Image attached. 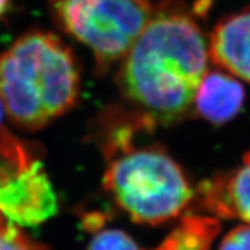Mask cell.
<instances>
[{"instance_id":"1","label":"cell","mask_w":250,"mask_h":250,"mask_svg":"<svg viewBox=\"0 0 250 250\" xmlns=\"http://www.w3.org/2000/svg\"><path fill=\"white\" fill-rule=\"evenodd\" d=\"M208 41L186 2L161 0L121 61L117 86L156 125L174 124L191 109L208 73Z\"/></svg>"},{"instance_id":"2","label":"cell","mask_w":250,"mask_h":250,"mask_svg":"<svg viewBox=\"0 0 250 250\" xmlns=\"http://www.w3.org/2000/svg\"><path fill=\"white\" fill-rule=\"evenodd\" d=\"M80 94V70L58 36L33 30L0 55V100L14 124L36 131L71 110Z\"/></svg>"},{"instance_id":"3","label":"cell","mask_w":250,"mask_h":250,"mask_svg":"<svg viewBox=\"0 0 250 250\" xmlns=\"http://www.w3.org/2000/svg\"><path fill=\"white\" fill-rule=\"evenodd\" d=\"M103 187L136 224L177 218L195 197L181 166L159 144H137L105 156Z\"/></svg>"},{"instance_id":"4","label":"cell","mask_w":250,"mask_h":250,"mask_svg":"<svg viewBox=\"0 0 250 250\" xmlns=\"http://www.w3.org/2000/svg\"><path fill=\"white\" fill-rule=\"evenodd\" d=\"M55 23L92 50L98 74L129 52L151 20L149 0H49Z\"/></svg>"},{"instance_id":"5","label":"cell","mask_w":250,"mask_h":250,"mask_svg":"<svg viewBox=\"0 0 250 250\" xmlns=\"http://www.w3.org/2000/svg\"><path fill=\"white\" fill-rule=\"evenodd\" d=\"M57 196L41 159L0 184V213L19 226H36L57 212Z\"/></svg>"},{"instance_id":"6","label":"cell","mask_w":250,"mask_h":250,"mask_svg":"<svg viewBox=\"0 0 250 250\" xmlns=\"http://www.w3.org/2000/svg\"><path fill=\"white\" fill-rule=\"evenodd\" d=\"M199 204L215 218L250 224V151L236 169L215 175L197 187Z\"/></svg>"},{"instance_id":"7","label":"cell","mask_w":250,"mask_h":250,"mask_svg":"<svg viewBox=\"0 0 250 250\" xmlns=\"http://www.w3.org/2000/svg\"><path fill=\"white\" fill-rule=\"evenodd\" d=\"M212 62L250 83V7L221 19L208 39Z\"/></svg>"},{"instance_id":"8","label":"cell","mask_w":250,"mask_h":250,"mask_svg":"<svg viewBox=\"0 0 250 250\" xmlns=\"http://www.w3.org/2000/svg\"><path fill=\"white\" fill-rule=\"evenodd\" d=\"M245 99V88L235 78L225 72L212 71L203 78L193 107L203 120L213 125H223L236 117Z\"/></svg>"},{"instance_id":"9","label":"cell","mask_w":250,"mask_h":250,"mask_svg":"<svg viewBox=\"0 0 250 250\" xmlns=\"http://www.w3.org/2000/svg\"><path fill=\"white\" fill-rule=\"evenodd\" d=\"M220 230L218 218L188 214L155 248L144 250H211Z\"/></svg>"},{"instance_id":"10","label":"cell","mask_w":250,"mask_h":250,"mask_svg":"<svg viewBox=\"0 0 250 250\" xmlns=\"http://www.w3.org/2000/svg\"><path fill=\"white\" fill-rule=\"evenodd\" d=\"M87 250H142L129 234L122 229H103L96 232Z\"/></svg>"},{"instance_id":"11","label":"cell","mask_w":250,"mask_h":250,"mask_svg":"<svg viewBox=\"0 0 250 250\" xmlns=\"http://www.w3.org/2000/svg\"><path fill=\"white\" fill-rule=\"evenodd\" d=\"M0 250H49L23 233L18 225L6 221L0 225Z\"/></svg>"},{"instance_id":"12","label":"cell","mask_w":250,"mask_h":250,"mask_svg":"<svg viewBox=\"0 0 250 250\" xmlns=\"http://www.w3.org/2000/svg\"><path fill=\"white\" fill-rule=\"evenodd\" d=\"M218 250H250V225H241L226 234Z\"/></svg>"},{"instance_id":"13","label":"cell","mask_w":250,"mask_h":250,"mask_svg":"<svg viewBox=\"0 0 250 250\" xmlns=\"http://www.w3.org/2000/svg\"><path fill=\"white\" fill-rule=\"evenodd\" d=\"M211 4L212 0H198V1L196 2L195 7H193V14L204 17L206 12L210 9Z\"/></svg>"},{"instance_id":"14","label":"cell","mask_w":250,"mask_h":250,"mask_svg":"<svg viewBox=\"0 0 250 250\" xmlns=\"http://www.w3.org/2000/svg\"><path fill=\"white\" fill-rule=\"evenodd\" d=\"M11 2L12 0H0V19L7 13L9 6H11Z\"/></svg>"},{"instance_id":"15","label":"cell","mask_w":250,"mask_h":250,"mask_svg":"<svg viewBox=\"0 0 250 250\" xmlns=\"http://www.w3.org/2000/svg\"><path fill=\"white\" fill-rule=\"evenodd\" d=\"M4 114H5V108H4V105H2L1 100H0V131L5 129V126H4Z\"/></svg>"},{"instance_id":"16","label":"cell","mask_w":250,"mask_h":250,"mask_svg":"<svg viewBox=\"0 0 250 250\" xmlns=\"http://www.w3.org/2000/svg\"><path fill=\"white\" fill-rule=\"evenodd\" d=\"M6 221H8V220H6L5 219V217L4 215H2L1 213H0V225H2V224H5Z\"/></svg>"}]
</instances>
